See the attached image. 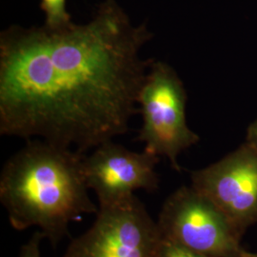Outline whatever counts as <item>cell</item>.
<instances>
[{
    "instance_id": "cell-3",
    "label": "cell",
    "mask_w": 257,
    "mask_h": 257,
    "mask_svg": "<svg viewBox=\"0 0 257 257\" xmlns=\"http://www.w3.org/2000/svg\"><path fill=\"white\" fill-rule=\"evenodd\" d=\"M142 126L138 139L144 151L169 159L180 172L178 156L195 145L199 137L186 119L187 93L174 68L163 61H153L138 93Z\"/></svg>"
},
{
    "instance_id": "cell-5",
    "label": "cell",
    "mask_w": 257,
    "mask_h": 257,
    "mask_svg": "<svg viewBox=\"0 0 257 257\" xmlns=\"http://www.w3.org/2000/svg\"><path fill=\"white\" fill-rule=\"evenodd\" d=\"M95 216L91 228L71 241L63 257H155L161 234L136 195L99 208Z\"/></svg>"
},
{
    "instance_id": "cell-7",
    "label": "cell",
    "mask_w": 257,
    "mask_h": 257,
    "mask_svg": "<svg viewBox=\"0 0 257 257\" xmlns=\"http://www.w3.org/2000/svg\"><path fill=\"white\" fill-rule=\"evenodd\" d=\"M159 161V156L146 151L133 152L110 140L85 156L83 166L87 185L96 194L98 207L106 208L127 201L138 190L156 192Z\"/></svg>"
},
{
    "instance_id": "cell-11",
    "label": "cell",
    "mask_w": 257,
    "mask_h": 257,
    "mask_svg": "<svg viewBox=\"0 0 257 257\" xmlns=\"http://www.w3.org/2000/svg\"><path fill=\"white\" fill-rule=\"evenodd\" d=\"M246 141L257 149V118L248 126Z\"/></svg>"
},
{
    "instance_id": "cell-4",
    "label": "cell",
    "mask_w": 257,
    "mask_h": 257,
    "mask_svg": "<svg viewBox=\"0 0 257 257\" xmlns=\"http://www.w3.org/2000/svg\"><path fill=\"white\" fill-rule=\"evenodd\" d=\"M161 237L211 257H240L241 233L207 196L182 186L162 206L156 221Z\"/></svg>"
},
{
    "instance_id": "cell-1",
    "label": "cell",
    "mask_w": 257,
    "mask_h": 257,
    "mask_svg": "<svg viewBox=\"0 0 257 257\" xmlns=\"http://www.w3.org/2000/svg\"><path fill=\"white\" fill-rule=\"evenodd\" d=\"M154 37L114 0L88 23L0 34V135L40 138L85 154L128 132Z\"/></svg>"
},
{
    "instance_id": "cell-10",
    "label": "cell",
    "mask_w": 257,
    "mask_h": 257,
    "mask_svg": "<svg viewBox=\"0 0 257 257\" xmlns=\"http://www.w3.org/2000/svg\"><path fill=\"white\" fill-rule=\"evenodd\" d=\"M45 237L40 230H37L26 243L19 249V257H41L40 245Z\"/></svg>"
},
{
    "instance_id": "cell-2",
    "label": "cell",
    "mask_w": 257,
    "mask_h": 257,
    "mask_svg": "<svg viewBox=\"0 0 257 257\" xmlns=\"http://www.w3.org/2000/svg\"><path fill=\"white\" fill-rule=\"evenodd\" d=\"M27 144L5 162L0 202L17 230L37 227L55 248L70 236V225L99 211L89 195L85 154L42 139Z\"/></svg>"
},
{
    "instance_id": "cell-12",
    "label": "cell",
    "mask_w": 257,
    "mask_h": 257,
    "mask_svg": "<svg viewBox=\"0 0 257 257\" xmlns=\"http://www.w3.org/2000/svg\"><path fill=\"white\" fill-rule=\"evenodd\" d=\"M240 257H257V253H252V252H248L246 250H243Z\"/></svg>"
},
{
    "instance_id": "cell-9",
    "label": "cell",
    "mask_w": 257,
    "mask_h": 257,
    "mask_svg": "<svg viewBox=\"0 0 257 257\" xmlns=\"http://www.w3.org/2000/svg\"><path fill=\"white\" fill-rule=\"evenodd\" d=\"M155 257H211L187 248L174 241L161 237Z\"/></svg>"
},
{
    "instance_id": "cell-6",
    "label": "cell",
    "mask_w": 257,
    "mask_h": 257,
    "mask_svg": "<svg viewBox=\"0 0 257 257\" xmlns=\"http://www.w3.org/2000/svg\"><path fill=\"white\" fill-rule=\"evenodd\" d=\"M192 186L214 203L241 234L257 222V149L247 141L219 161L193 171Z\"/></svg>"
},
{
    "instance_id": "cell-8",
    "label": "cell",
    "mask_w": 257,
    "mask_h": 257,
    "mask_svg": "<svg viewBox=\"0 0 257 257\" xmlns=\"http://www.w3.org/2000/svg\"><path fill=\"white\" fill-rule=\"evenodd\" d=\"M40 9L45 13L44 26L49 29L58 30L74 23L67 10V0H41Z\"/></svg>"
}]
</instances>
